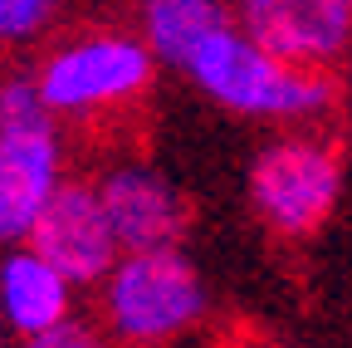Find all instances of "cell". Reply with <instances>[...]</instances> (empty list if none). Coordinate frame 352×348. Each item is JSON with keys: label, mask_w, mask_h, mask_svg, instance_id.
Masks as SVG:
<instances>
[{"label": "cell", "mask_w": 352, "mask_h": 348, "mask_svg": "<svg viewBox=\"0 0 352 348\" xmlns=\"http://www.w3.org/2000/svg\"><path fill=\"white\" fill-rule=\"evenodd\" d=\"M152 79V54L127 34H98V39H83V45L54 54L39 74V99L44 108H98V103H118L142 94Z\"/></svg>", "instance_id": "cell-4"}, {"label": "cell", "mask_w": 352, "mask_h": 348, "mask_svg": "<svg viewBox=\"0 0 352 348\" xmlns=\"http://www.w3.org/2000/svg\"><path fill=\"white\" fill-rule=\"evenodd\" d=\"M206 294L196 270L171 245L162 250H127L108 285L113 329L127 338H171L201 319Z\"/></svg>", "instance_id": "cell-2"}, {"label": "cell", "mask_w": 352, "mask_h": 348, "mask_svg": "<svg viewBox=\"0 0 352 348\" xmlns=\"http://www.w3.org/2000/svg\"><path fill=\"white\" fill-rule=\"evenodd\" d=\"M191 79L210 99L240 113H314L333 99V83L318 74H298L284 59L264 54L254 39H240L230 30L206 34L186 59Z\"/></svg>", "instance_id": "cell-1"}, {"label": "cell", "mask_w": 352, "mask_h": 348, "mask_svg": "<svg viewBox=\"0 0 352 348\" xmlns=\"http://www.w3.org/2000/svg\"><path fill=\"white\" fill-rule=\"evenodd\" d=\"M54 0H0V39H20L50 20Z\"/></svg>", "instance_id": "cell-12"}, {"label": "cell", "mask_w": 352, "mask_h": 348, "mask_svg": "<svg viewBox=\"0 0 352 348\" xmlns=\"http://www.w3.org/2000/svg\"><path fill=\"white\" fill-rule=\"evenodd\" d=\"M347 6H352V0H347Z\"/></svg>", "instance_id": "cell-14"}, {"label": "cell", "mask_w": 352, "mask_h": 348, "mask_svg": "<svg viewBox=\"0 0 352 348\" xmlns=\"http://www.w3.org/2000/svg\"><path fill=\"white\" fill-rule=\"evenodd\" d=\"M0 309L10 314V324L20 334H39L69 314V289H64V275L50 270L44 260L30 250V255H10L0 265Z\"/></svg>", "instance_id": "cell-9"}, {"label": "cell", "mask_w": 352, "mask_h": 348, "mask_svg": "<svg viewBox=\"0 0 352 348\" xmlns=\"http://www.w3.org/2000/svg\"><path fill=\"white\" fill-rule=\"evenodd\" d=\"M25 236H30V250L44 260V265L59 270L74 285L98 280L113 265V250H118L98 192H88L78 182L74 187H54L50 196H44V206L34 211V221H30Z\"/></svg>", "instance_id": "cell-5"}, {"label": "cell", "mask_w": 352, "mask_h": 348, "mask_svg": "<svg viewBox=\"0 0 352 348\" xmlns=\"http://www.w3.org/2000/svg\"><path fill=\"white\" fill-rule=\"evenodd\" d=\"M59 143L50 123L0 127V240H20L44 196L54 192Z\"/></svg>", "instance_id": "cell-8"}, {"label": "cell", "mask_w": 352, "mask_h": 348, "mask_svg": "<svg viewBox=\"0 0 352 348\" xmlns=\"http://www.w3.org/2000/svg\"><path fill=\"white\" fill-rule=\"evenodd\" d=\"M250 39L284 64H318L352 34L347 0H240Z\"/></svg>", "instance_id": "cell-6"}, {"label": "cell", "mask_w": 352, "mask_h": 348, "mask_svg": "<svg viewBox=\"0 0 352 348\" xmlns=\"http://www.w3.org/2000/svg\"><path fill=\"white\" fill-rule=\"evenodd\" d=\"M20 348H98V338L88 334L83 324H69V319H59V324H50V329L30 334Z\"/></svg>", "instance_id": "cell-13"}, {"label": "cell", "mask_w": 352, "mask_h": 348, "mask_svg": "<svg viewBox=\"0 0 352 348\" xmlns=\"http://www.w3.org/2000/svg\"><path fill=\"white\" fill-rule=\"evenodd\" d=\"M98 201H103V216H108L113 245H127V250L176 245L182 231H186V221H191L186 196L171 182L142 172V167L113 172V177L103 182V192H98Z\"/></svg>", "instance_id": "cell-7"}, {"label": "cell", "mask_w": 352, "mask_h": 348, "mask_svg": "<svg viewBox=\"0 0 352 348\" xmlns=\"http://www.w3.org/2000/svg\"><path fill=\"white\" fill-rule=\"evenodd\" d=\"M34 123H50V108H44L39 89L30 79H15L0 89V127H34Z\"/></svg>", "instance_id": "cell-11"}, {"label": "cell", "mask_w": 352, "mask_h": 348, "mask_svg": "<svg viewBox=\"0 0 352 348\" xmlns=\"http://www.w3.org/2000/svg\"><path fill=\"white\" fill-rule=\"evenodd\" d=\"M250 192L259 216L279 236H308L328 221L338 201V157L314 143H279L259 152L250 172Z\"/></svg>", "instance_id": "cell-3"}, {"label": "cell", "mask_w": 352, "mask_h": 348, "mask_svg": "<svg viewBox=\"0 0 352 348\" xmlns=\"http://www.w3.org/2000/svg\"><path fill=\"white\" fill-rule=\"evenodd\" d=\"M226 30L220 0H147V45L166 64H186L206 34Z\"/></svg>", "instance_id": "cell-10"}]
</instances>
